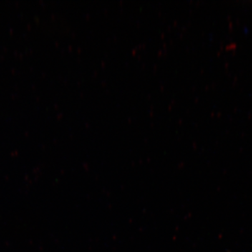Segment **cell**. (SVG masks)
<instances>
[]
</instances>
